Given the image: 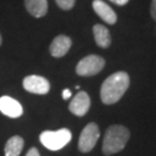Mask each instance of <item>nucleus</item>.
Segmentation results:
<instances>
[{
    "mask_svg": "<svg viewBox=\"0 0 156 156\" xmlns=\"http://www.w3.org/2000/svg\"><path fill=\"white\" fill-rule=\"evenodd\" d=\"M129 86L126 72H116L105 79L101 87V100L104 104H115L123 97Z\"/></svg>",
    "mask_w": 156,
    "mask_h": 156,
    "instance_id": "f257e3e1",
    "label": "nucleus"
},
{
    "mask_svg": "<svg viewBox=\"0 0 156 156\" xmlns=\"http://www.w3.org/2000/svg\"><path fill=\"white\" fill-rule=\"evenodd\" d=\"M129 139V131L123 125H112L106 129L102 151L104 155H113L125 148Z\"/></svg>",
    "mask_w": 156,
    "mask_h": 156,
    "instance_id": "f03ea898",
    "label": "nucleus"
},
{
    "mask_svg": "<svg viewBox=\"0 0 156 156\" xmlns=\"http://www.w3.org/2000/svg\"><path fill=\"white\" fill-rule=\"evenodd\" d=\"M72 139V133L67 128H60L58 131H44L39 135L41 144L49 151H56L64 148Z\"/></svg>",
    "mask_w": 156,
    "mask_h": 156,
    "instance_id": "7ed1b4c3",
    "label": "nucleus"
},
{
    "mask_svg": "<svg viewBox=\"0 0 156 156\" xmlns=\"http://www.w3.org/2000/svg\"><path fill=\"white\" fill-rule=\"evenodd\" d=\"M104 58L97 55H89L82 58L76 65V74L80 76H93L96 75L104 68Z\"/></svg>",
    "mask_w": 156,
    "mask_h": 156,
    "instance_id": "20e7f679",
    "label": "nucleus"
},
{
    "mask_svg": "<svg viewBox=\"0 0 156 156\" xmlns=\"http://www.w3.org/2000/svg\"><path fill=\"white\" fill-rule=\"evenodd\" d=\"M100 138V128L95 123H89L82 129L79 138V149L82 153H89L93 151L97 140Z\"/></svg>",
    "mask_w": 156,
    "mask_h": 156,
    "instance_id": "39448f33",
    "label": "nucleus"
},
{
    "mask_svg": "<svg viewBox=\"0 0 156 156\" xmlns=\"http://www.w3.org/2000/svg\"><path fill=\"white\" fill-rule=\"evenodd\" d=\"M23 88L28 93L36 95H45L50 90V82L39 75H28L23 79Z\"/></svg>",
    "mask_w": 156,
    "mask_h": 156,
    "instance_id": "423d86ee",
    "label": "nucleus"
},
{
    "mask_svg": "<svg viewBox=\"0 0 156 156\" xmlns=\"http://www.w3.org/2000/svg\"><path fill=\"white\" fill-rule=\"evenodd\" d=\"M90 108V98L88 94L86 91H80L73 97L71 101L68 109L72 112L73 115L78 116V117H82L84 116Z\"/></svg>",
    "mask_w": 156,
    "mask_h": 156,
    "instance_id": "0eeeda50",
    "label": "nucleus"
},
{
    "mask_svg": "<svg viewBox=\"0 0 156 156\" xmlns=\"http://www.w3.org/2000/svg\"><path fill=\"white\" fill-rule=\"evenodd\" d=\"M0 112L9 118H19L22 116L23 108L13 97L2 96L0 97Z\"/></svg>",
    "mask_w": 156,
    "mask_h": 156,
    "instance_id": "6e6552de",
    "label": "nucleus"
},
{
    "mask_svg": "<svg viewBox=\"0 0 156 156\" xmlns=\"http://www.w3.org/2000/svg\"><path fill=\"white\" fill-rule=\"evenodd\" d=\"M72 46V41L68 36L59 35L55 37L50 45V53L55 58H62L66 55Z\"/></svg>",
    "mask_w": 156,
    "mask_h": 156,
    "instance_id": "1a4fd4ad",
    "label": "nucleus"
},
{
    "mask_svg": "<svg viewBox=\"0 0 156 156\" xmlns=\"http://www.w3.org/2000/svg\"><path fill=\"white\" fill-rule=\"evenodd\" d=\"M93 8H94L95 13L108 24H115L117 22L116 13L103 0H94L93 1Z\"/></svg>",
    "mask_w": 156,
    "mask_h": 156,
    "instance_id": "9d476101",
    "label": "nucleus"
},
{
    "mask_svg": "<svg viewBox=\"0 0 156 156\" xmlns=\"http://www.w3.org/2000/svg\"><path fill=\"white\" fill-rule=\"evenodd\" d=\"M24 6L34 17H42L48 13V0H24Z\"/></svg>",
    "mask_w": 156,
    "mask_h": 156,
    "instance_id": "9b49d317",
    "label": "nucleus"
},
{
    "mask_svg": "<svg viewBox=\"0 0 156 156\" xmlns=\"http://www.w3.org/2000/svg\"><path fill=\"white\" fill-rule=\"evenodd\" d=\"M93 33H94L95 42L100 48L106 49V48L110 46V44H111V35H110L109 29L105 28L102 24H95L94 28H93Z\"/></svg>",
    "mask_w": 156,
    "mask_h": 156,
    "instance_id": "f8f14e48",
    "label": "nucleus"
},
{
    "mask_svg": "<svg viewBox=\"0 0 156 156\" xmlns=\"http://www.w3.org/2000/svg\"><path fill=\"white\" fill-rule=\"evenodd\" d=\"M24 146V140L19 136L14 135L7 140L5 145V156H20L21 151Z\"/></svg>",
    "mask_w": 156,
    "mask_h": 156,
    "instance_id": "ddd939ff",
    "label": "nucleus"
},
{
    "mask_svg": "<svg viewBox=\"0 0 156 156\" xmlns=\"http://www.w3.org/2000/svg\"><path fill=\"white\" fill-rule=\"evenodd\" d=\"M56 2L64 11H69L75 5V0H56Z\"/></svg>",
    "mask_w": 156,
    "mask_h": 156,
    "instance_id": "4468645a",
    "label": "nucleus"
},
{
    "mask_svg": "<svg viewBox=\"0 0 156 156\" xmlns=\"http://www.w3.org/2000/svg\"><path fill=\"white\" fill-rule=\"evenodd\" d=\"M151 17L156 21V0H151Z\"/></svg>",
    "mask_w": 156,
    "mask_h": 156,
    "instance_id": "2eb2a0df",
    "label": "nucleus"
},
{
    "mask_svg": "<svg viewBox=\"0 0 156 156\" xmlns=\"http://www.w3.org/2000/svg\"><path fill=\"white\" fill-rule=\"evenodd\" d=\"M26 156H41V155H39V151H37V148L33 147V148H30V149H29Z\"/></svg>",
    "mask_w": 156,
    "mask_h": 156,
    "instance_id": "dca6fc26",
    "label": "nucleus"
},
{
    "mask_svg": "<svg viewBox=\"0 0 156 156\" xmlns=\"http://www.w3.org/2000/svg\"><path fill=\"white\" fill-rule=\"evenodd\" d=\"M110 1L118 6H124V5H126L129 0H110Z\"/></svg>",
    "mask_w": 156,
    "mask_h": 156,
    "instance_id": "f3484780",
    "label": "nucleus"
},
{
    "mask_svg": "<svg viewBox=\"0 0 156 156\" xmlns=\"http://www.w3.org/2000/svg\"><path fill=\"white\" fill-rule=\"evenodd\" d=\"M71 95H72L71 90H69V89H65L64 91H62V98H64V100H68V98L71 97Z\"/></svg>",
    "mask_w": 156,
    "mask_h": 156,
    "instance_id": "a211bd4d",
    "label": "nucleus"
},
{
    "mask_svg": "<svg viewBox=\"0 0 156 156\" xmlns=\"http://www.w3.org/2000/svg\"><path fill=\"white\" fill-rule=\"evenodd\" d=\"M2 44V37H1V34H0V45Z\"/></svg>",
    "mask_w": 156,
    "mask_h": 156,
    "instance_id": "6ab92c4d",
    "label": "nucleus"
}]
</instances>
